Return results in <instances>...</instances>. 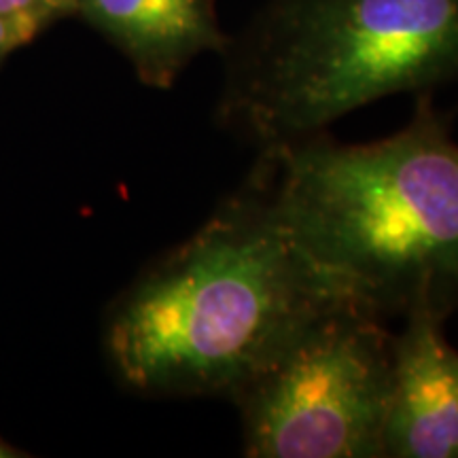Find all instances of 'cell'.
I'll return each instance as SVG.
<instances>
[{
	"mask_svg": "<svg viewBox=\"0 0 458 458\" xmlns=\"http://www.w3.org/2000/svg\"><path fill=\"white\" fill-rule=\"evenodd\" d=\"M344 301L286 229L255 162L236 191L113 308L106 351L130 388L225 397Z\"/></svg>",
	"mask_w": 458,
	"mask_h": 458,
	"instance_id": "cell-1",
	"label": "cell"
},
{
	"mask_svg": "<svg viewBox=\"0 0 458 458\" xmlns=\"http://www.w3.org/2000/svg\"><path fill=\"white\" fill-rule=\"evenodd\" d=\"M257 162L295 244L344 301L380 320L458 312V142L427 94L386 139L323 131Z\"/></svg>",
	"mask_w": 458,
	"mask_h": 458,
	"instance_id": "cell-2",
	"label": "cell"
},
{
	"mask_svg": "<svg viewBox=\"0 0 458 458\" xmlns=\"http://www.w3.org/2000/svg\"><path fill=\"white\" fill-rule=\"evenodd\" d=\"M223 51L221 128L270 153L458 79V0H267Z\"/></svg>",
	"mask_w": 458,
	"mask_h": 458,
	"instance_id": "cell-3",
	"label": "cell"
},
{
	"mask_svg": "<svg viewBox=\"0 0 458 458\" xmlns=\"http://www.w3.org/2000/svg\"><path fill=\"white\" fill-rule=\"evenodd\" d=\"M393 334L351 303L329 308L240 386L250 458H382Z\"/></svg>",
	"mask_w": 458,
	"mask_h": 458,
	"instance_id": "cell-4",
	"label": "cell"
},
{
	"mask_svg": "<svg viewBox=\"0 0 458 458\" xmlns=\"http://www.w3.org/2000/svg\"><path fill=\"white\" fill-rule=\"evenodd\" d=\"M403 320L393 334L382 458H458V351L444 320Z\"/></svg>",
	"mask_w": 458,
	"mask_h": 458,
	"instance_id": "cell-5",
	"label": "cell"
},
{
	"mask_svg": "<svg viewBox=\"0 0 458 458\" xmlns=\"http://www.w3.org/2000/svg\"><path fill=\"white\" fill-rule=\"evenodd\" d=\"M77 13L128 57L140 81L159 89L198 55L227 45L213 0H77Z\"/></svg>",
	"mask_w": 458,
	"mask_h": 458,
	"instance_id": "cell-6",
	"label": "cell"
},
{
	"mask_svg": "<svg viewBox=\"0 0 458 458\" xmlns=\"http://www.w3.org/2000/svg\"><path fill=\"white\" fill-rule=\"evenodd\" d=\"M3 15H30L51 24L57 17L77 13V0H0Z\"/></svg>",
	"mask_w": 458,
	"mask_h": 458,
	"instance_id": "cell-7",
	"label": "cell"
},
{
	"mask_svg": "<svg viewBox=\"0 0 458 458\" xmlns=\"http://www.w3.org/2000/svg\"><path fill=\"white\" fill-rule=\"evenodd\" d=\"M45 21L30 15H3L0 13V60H4L11 51L30 43L43 28Z\"/></svg>",
	"mask_w": 458,
	"mask_h": 458,
	"instance_id": "cell-8",
	"label": "cell"
},
{
	"mask_svg": "<svg viewBox=\"0 0 458 458\" xmlns=\"http://www.w3.org/2000/svg\"><path fill=\"white\" fill-rule=\"evenodd\" d=\"M20 452H15V448H11V445H7L0 439V458H15Z\"/></svg>",
	"mask_w": 458,
	"mask_h": 458,
	"instance_id": "cell-9",
	"label": "cell"
}]
</instances>
